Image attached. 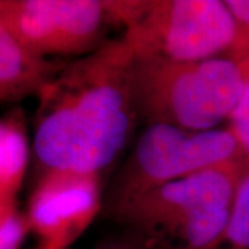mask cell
Masks as SVG:
<instances>
[{
    "label": "cell",
    "mask_w": 249,
    "mask_h": 249,
    "mask_svg": "<svg viewBox=\"0 0 249 249\" xmlns=\"http://www.w3.org/2000/svg\"><path fill=\"white\" fill-rule=\"evenodd\" d=\"M134 57L124 40L62 64L37 93L34 152L42 173L100 175L133 132Z\"/></svg>",
    "instance_id": "cell-1"
},
{
    "label": "cell",
    "mask_w": 249,
    "mask_h": 249,
    "mask_svg": "<svg viewBox=\"0 0 249 249\" xmlns=\"http://www.w3.org/2000/svg\"><path fill=\"white\" fill-rule=\"evenodd\" d=\"M248 160H231L155 187L112 211L152 248L216 249Z\"/></svg>",
    "instance_id": "cell-2"
},
{
    "label": "cell",
    "mask_w": 249,
    "mask_h": 249,
    "mask_svg": "<svg viewBox=\"0 0 249 249\" xmlns=\"http://www.w3.org/2000/svg\"><path fill=\"white\" fill-rule=\"evenodd\" d=\"M245 88L242 64L230 57L196 62L134 60L137 118L191 132L219 129L229 121Z\"/></svg>",
    "instance_id": "cell-3"
},
{
    "label": "cell",
    "mask_w": 249,
    "mask_h": 249,
    "mask_svg": "<svg viewBox=\"0 0 249 249\" xmlns=\"http://www.w3.org/2000/svg\"><path fill=\"white\" fill-rule=\"evenodd\" d=\"M134 60L196 62L231 57L238 29L226 1H139L122 36Z\"/></svg>",
    "instance_id": "cell-4"
},
{
    "label": "cell",
    "mask_w": 249,
    "mask_h": 249,
    "mask_svg": "<svg viewBox=\"0 0 249 249\" xmlns=\"http://www.w3.org/2000/svg\"><path fill=\"white\" fill-rule=\"evenodd\" d=\"M248 160L231 130L191 132L150 124L116 176L109 194L111 212L155 187L231 160Z\"/></svg>",
    "instance_id": "cell-5"
},
{
    "label": "cell",
    "mask_w": 249,
    "mask_h": 249,
    "mask_svg": "<svg viewBox=\"0 0 249 249\" xmlns=\"http://www.w3.org/2000/svg\"><path fill=\"white\" fill-rule=\"evenodd\" d=\"M0 24L40 58L83 57L107 43L119 25L112 1L0 0Z\"/></svg>",
    "instance_id": "cell-6"
},
{
    "label": "cell",
    "mask_w": 249,
    "mask_h": 249,
    "mask_svg": "<svg viewBox=\"0 0 249 249\" xmlns=\"http://www.w3.org/2000/svg\"><path fill=\"white\" fill-rule=\"evenodd\" d=\"M100 209L98 175L50 170L40 175L29 201V230L43 245L67 249Z\"/></svg>",
    "instance_id": "cell-7"
},
{
    "label": "cell",
    "mask_w": 249,
    "mask_h": 249,
    "mask_svg": "<svg viewBox=\"0 0 249 249\" xmlns=\"http://www.w3.org/2000/svg\"><path fill=\"white\" fill-rule=\"evenodd\" d=\"M61 65L28 52L0 24V101H18L37 94Z\"/></svg>",
    "instance_id": "cell-8"
},
{
    "label": "cell",
    "mask_w": 249,
    "mask_h": 249,
    "mask_svg": "<svg viewBox=\"0 0 249 249\" xmlns=\"http://www.w3.org/2000/svg\"><path fill=\"white\" fill-rule=\"evenodd\" d=\"M28 165V142L18 115L0 119V204H16Z\"/></svg>",
    "instance_id": "cell-9"
},
{
    "label": "cell",
    "mask_w": 249,
    "mask_h": 249,
    "mask_svg": "<svg viewBox=\"0 0 249 249\" xmlns=\"http://www.w3.org/2000/svg\"><path fill=\"white\" fill-rule=\"evenodd\" d=\"M222 245L232 249H249V163L235 188L230 220Z\"/></svg>",
    "instance_id": "cell-10"
},
{
    "label": "cell",
    "mask_w": 249,
    "mask_h": 249,
    "mask_svg": "<svg viewBox=\"0 0 249 249\" xmlns=\"http://www.w3.org/2000/svg\"><path fill=\"white\" fill-rule=\"evenodd\" d=\"M29 230L27 216L16 204H0V249H18Z\"/></svg>",
    "instance_id": "cell-11"
},
{
    "label": "cell",
    "mask_w": 249,
    "mask_h": 249,
    "mask_svg": "<svg viewBox=\"0 0 249 249\" xmlns=\"http://www.w3.org/2000/svg\"><path fill=\"white\" fill-rule=\"evenodd\" d=\"M245 71V88L240 103L229 119V129L249 160V58L240 61Z\"/></svg>",
    "instance_id": "cell-12"
},
{
    "label": "cell",
    "mask_w": 249,
    "mask_h": 249,
    "mask_svg": "<svg viewBox=\"0 0 249 249\" xmlns=\"http://www.w3.org/2000/svg\"><path fill=\"white\" fill-rule=\"evenodd\" d=\"M238 29V40L231 57L235 61L249 58V0H226Z\"/></svg>",
    "instance_id": "cell-13"
},
{
    "label": "cell",
    "mask_w": 249,
    "mask_h": 249,
    "mask_svg": "<svg viewBox=\"0 0 249 249\" xmlns=\"http://www.w3.org/2000/svg\"><path fill=\"white\" fill-rule=\"evenodd\" d=\"M101 249H151L148 244L142 240L139 234L132 231V237H127V240H119L112 244H108Z\"/></svg>",
    "instance_id": "cell-14"
},
{
    "label": "cell",
    "mask_w": 249,
    "mask_h": 249,
    "mask_svg": "<svg viewBox=\"0 0 249 249\" xmlns=\"http://www.w3.org/2000/svg\"><path fill=\"white\" fill-rule=\"evenodd\" d=\"M39 249H64V248H57V247H52V245H43L42 244V247Z\"/></svg>",
    "instance_id": "cell-15"
},
{
    "label": "cell",
    "mask_w": 249,
    "mask_h": 249,
    "mask_svg": "<svg viewBox=\"0 0 249 249\" xmlns=\"http://www.w3.org/2000/svg\"><path fill=\"white\" fill-rule=\"evenodd\" d=\"M216 249H232V248H229V247H224V245H220V247H217Z\"/></svg>",
    "instance_id": "cell-16"
}]
</instances>
